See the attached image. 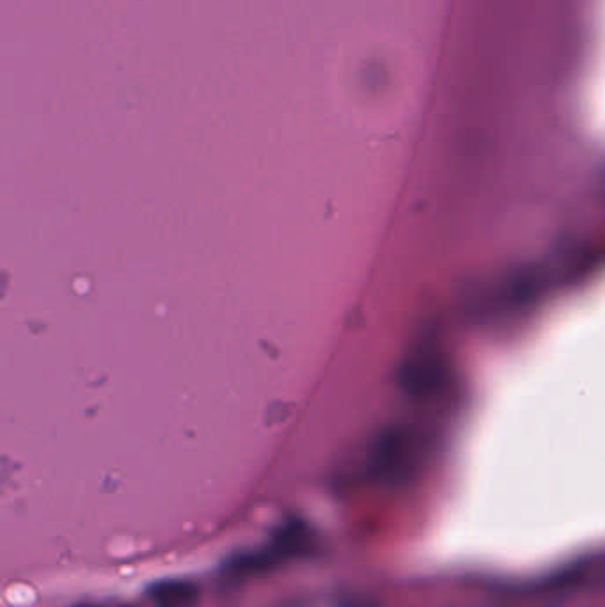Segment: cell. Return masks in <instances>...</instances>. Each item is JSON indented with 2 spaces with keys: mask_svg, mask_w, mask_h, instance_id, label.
Instances as JSON below:
<instances>
[{
  "mask_svg": "<svg viewBox=\"0 0 605 607\" xmlns=\"http://www.w3.org/2000/svg\"><path fill=\"white\" fill-rule=\"evenodd\" d=\"M199 588L190 581H158L148 588V599L155 607H190L196 604Z\"/></svg>",
  "mask_w": 605,
  "mask_h": 607,
  "instance_id": "cell-1",
  "label": "cell"
}]
</instances>
